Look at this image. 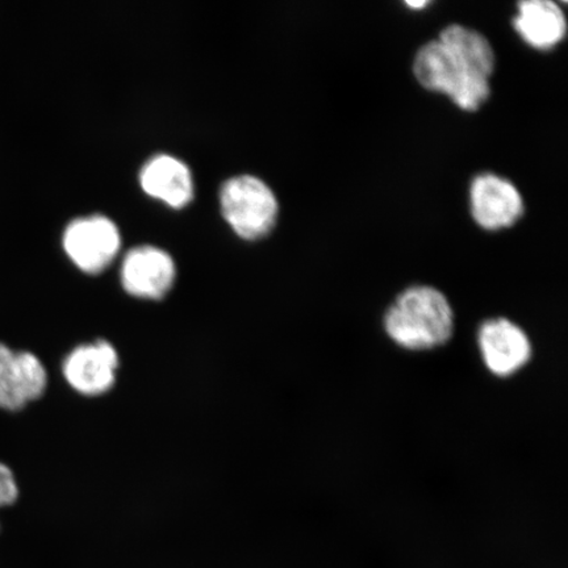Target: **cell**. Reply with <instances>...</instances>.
<instances>
[{
    "mask_svg": "<svg viewBox=\"0 0 568 568\" xmlns=\"http://www.w3.org/2000/svg\"><path fill=\"white\" fill-rule=\"evenodd\" d=\"M385 331L403 349H436L453 336L454 312L442 291L430 286L409 287L386 312Z\"/></svg>",
    "mask_w": 568,
    "mask_h": 568,
    "instance_id": "1",
    "label": "cell"
},
{
    "mask_svg": "<svg viewBox=\"0 0 568 568\" xmlns=\"http://www.w3.org/2000/svg\"><path fill=\"white\" fill-rule=\"evenodd\" d=\"M414 71L422 87L443 92L462 110L477 111L489 97V77L443 40L429 41L417 52Z\"/></svg>",
    "mask_w": 568,
    "mask_h": 568,
    "instance_id": "2",
    "label": "cell"
},
{
    "mask_svg": "<svg viewBox=\"0 0 568 568\" xmlns=\"http://www.w3.org/2000/svg\"><path fill=\"white\" fill-rule=\"evenodd\" d=\"M226 222L245 240H260L274 229L278 202L265 182L252 175L231 178L220 191Z\"/></svg>",
    "mask_w": 568,
    "mask_h": 568,
    "instance_id": "3",
    "label": "cell"
},
{
    "mask_svg": "<svg viewBox=\"0 0 568 568\" xmlns=\"http://www.w3.org/2000/svg\"><path fill=\"white\" fill-rule=\"evenodd\" d=\"M49 373L40 355L0 341V412L19 415L45 396Z\"/></svg>",
    "mask_w": 568,
    "mask_h": 568,
    "instance_id": "4",
    "label": "cell"
},
{
    "mask_svg": "<svg viewBox=\"0 0 568 568\" xmlns=\"http://www.w3.org/2000/svg\"><path fill=\"white\" fill-rule=\"evenodd\" d=\"M119 247L116 225L104 216L73 220L63 233V248L83 273L104 272L115 260Z\"/></svg>",
    "mask_w": 568,
    "mask_h": 568,
    "instance_id": "5",
    "label": "cell"
},
{
    "mask_svg": "<svg viewBox=\"0 0 568 568\" xmlns=\"http://www.w3.org/2000/svg\"><path fill=\"white\" fill-rule=\"evenodd\" d=\"M119 354L109 341L74 347L62 362V375L75 393L101 396L115 386Z\"/></svg>",
    "mask_w": 568,
    "mask_h": 568,
    "instance_id": "6",
    "label": "cell"
},
{
    "mask_svg": "<svg viewBox=\"0 0 568 568\" xmlns=\"http://www.w3.org/2000/svg\"><path fill=\"white\" fill-rule=\"evenodd\" d=\"M478 346L488 372L499 378L520 372L531 358L527 333L504 317L487 320L480 325Z\"/></svg>",
    "mask_w": 568,
    "mask_h": 568,
    "instance_id": "7",
    "label": "cell"
},
{
    "mask_svg": "<svg viewBox=\"0 0 568 568\" xmlns=\"http://www.w3.org/2000/svg\"><path fill=\"white\" fill-rule=\"evenodd\" d=\"M176 270L170 254L154 246L128 252L120 278L128 294L140 300L161 301L172 290Z\"/></svg>",
    "mask_w": 568,
    "mask_h": 568,
    "instance_id": "8",
    "label": "cell"
},
{
    "mask_svg": "<svg viewBox=\"0 0 568 568\" xmlns=\"http://www.w3.org/2000/svg\"><path fill=\"white\" fill-rule=\"evenodd\" d=\"M470 202L475 222L488 231L508 229L524 213L523 196L515 184L495 174L475 178Z\"/></svg>",
    "mask_w": 568,
    "mask_h": 568,
    "instance_id": "9",
    "label": "cell"
},
{
    "mask_svg": "<svg viewBox=\"0 0 568 568\" xmlns=\"http://www.w3.org/2000/svg\"><path fill=\"white\" fill-rule=\"evenodd\" d=\"M140 182L145 193L182 209L193 199V178L184 163L170 155H155L142 168Z\"/></svg>",
    "mask_w": 568,
    "mask_h": 568,
    "instance_id": "10",
    "label": "cell"
},
{
    "mask_svg": "<svg viewBox=\"0 0 568 568\" xmlns=\"http://www.w3.org/2000/svg\"><path fill=\"white\" fill-rule=\"evenodd\" d=\"M515 28L527 44L546 51L564 40L567 23L564 11L551 0H524L518 3Z\"/></svg>",
    "mask_w": 568,
    "mask_h": 568,
    "instance_id": "11",
    "label": "cell"
},
{
    "mask_svg": "<svg viewBox=\"0 0 568 568\" xmlns=\"http://www.w3.org/2000/svg\"><path fill=\"white\" fill-rule=\"evenodd\" d=\"M20 500V486L16 473L12 468L0 462V513L16 507ZM0 531H2V521H0Z\"/></svg>",
    "mask_w": 568,
    "mask_h": 568,
    "instance_id": "12",
    "label": "cell"
},
{
    "mask_svg": "<svg viewBox=\"0 0 568 568\" xmlns=\"http://www.w3.org/2000/svg\"><path fill=\"white\" fill-rule=\"evenodd\" d=\"M409 7H414V9H423L428 2H407Z\"/></svg>",
    "mask_w": 568,
    "mask_h": 568,
    "instance_id": "13",
    "label": "cell"
}]
</instances>
